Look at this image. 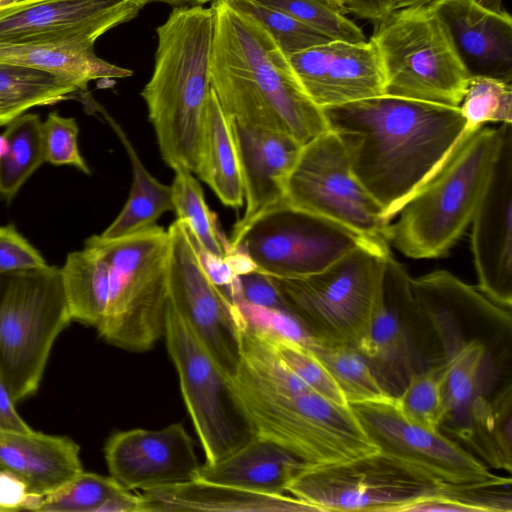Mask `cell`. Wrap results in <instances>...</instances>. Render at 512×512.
Returning <instances> with one entry per match:
<instances>
[{
	"mask_svg": "<svg viewBox=\"0 0 512 512\" xmlns=\"http://www.w3.org/2000/svg\"><path fill=\"white\" fill-rule=\"evenodd\" d=\"M322 110L354 174L389 221L466 130L459 107L386 94Z\"/></svg>",
	"mask_w": 512,
	"mask_h": 512,
	"instance_id": "obj_1",
	"label": "cell"
},
{
	"mask_svg": "<svg viewBox=\"0 0 512 512\" xmlns=\"http://www.w3.org/2000/svg\"><path fill=\"white\" fill-rule=\"evenodd\" d=\"M240 349V362L227 384L255 436L288 450L307 466L379 451L350 405L326 399L300 379L281 360L261 327L242 313Z\"/></svg>",
	"mask_w": 512,
	"mask_h": 512,
	"instance_id": "obj_2",
	"label": "cell"
},
{
	"mask_svg": "<svg viewBox=\"0 0 512 512\" xmlns=\"http://www.w3.org/2000/svg\"><path fill=\"white\" fill-rule=\"evenodd\" d=\"M210 78L225 114L240 123L286 133L305 145L329 130L287 55L254 18L213 0Z\"/></svg>",
	"mask_w": 512,
	"mask_h": 512,
	"instance_id": "obj_3",
	"label": "cell"
},
{
	"mask_svg": "<svg viewBox=\"0 0 512 512\" xmlns=\"http://www.w3.org/2000/svg\"><path fill=\"white\" fill-rule=\"evenodd\" d=\"M156 32L154 69L141 96L165 163L196 173L211 88L214 11L176 6Z\"/></svg>",
	"mask_w": 512,
	"mask_h": 512,
	"instance_id": "obj_4",
	"label": "cell"
},
{
	"mask_svg": "<svg viewBox=\"0 0 512 512\" xmlns=\"http://www.w3.org/2000/svg\"><path fill=\"white\" fill-rule=\"evenodd\" d=\"M501 142V126L466 127L438 169L399 209L390 244L414 259L446 255L471 225Z\"/></svg>",
	"mask_w": 512,
	"mask_h": 512,
	"instance_id": "obj_5",
	"label": "cell"
},
{
	"mask_svg": "<svg viewBox=\"0 0 512 512\" xmlns=\"http://www.w3.org/2000/svg\"><path fill=\"white\" fill-rule=\"evenodd\" d=\"M371 41L384 73V94L459 107L471 77L432 4L392 10Z\"/></svg>",
	"mask_w": 512,
	"mask_h": 512,
	"instance_id": "obj_6",
	"label": "cell"
},
{
	"mask_svg": "<svg viewBox=\"0 0 512 512\" xmlns=\"http://www.w3.org/2000/svg\"><path fill=\"white\" fill-rule=\"evenodd\" d=\"M91 239L109 266V299L99 335L118 348L144 352L163 335L168 303L169 234L153 227L116 239Z\"/></svg>",
	"mask_w": 512,
	"mask_h": 512,
	"instance_id": "obj_7",
	"label": "cell"
},
{
	"mask_svg": "<svg viewBox=\"0 0 512 512\" xmlns=\"http://www.w3.org/2000/svg\"><path fill=\"white\" fill-rule=\"evenodd\" d=\"M385 255L360 245L315 274L269 276L310 341L357 347L381 300Z\"/></svg>",
	"mask_w": 512,
	"mask_h": 512,
	"instance_id": "obj_8",
	"label": "cell"
},
{
	"mask_svg": "<svg viewBox=\"0 0 512 512\" xmlns=\"http://www.w3.org/2000/svg\"><path fill=\"white\" fill-rule=\"evenodd\" d=\"M71 321L61 269L0 273V375L16 403L37 391L51 348Z\"/></svg>",
	"mask_w": 512,
	"mask_h": 512,
	"instance_id": "obj_9",
	"label": "cell"
},
{
	"mask_svg": "<svg viewBox=\"0 0 512 512\" xmlns=\"http://www.w3.org/2000/svg\"><path fill=\"white\" fill-rule=\"evenodd\" d=\"M283 202L349 229L382 254L391 252V221L354 174L331 130L302 146L287 177Z\"/></svg>",
	"mask_w": 512,
	"mask_h": 512,
	"instance_id": "obj_10",
	"label": "cell"
},
{
	"mask_svg": "<svg viewBox=\"0 0 512 512\" xmlns=\"http://www.w3.org/2000/svg\"><path fill=\"white\" fill-rule=\"evenodd\" d=\"M445 484L412 464L376 451L332 464L305 465L289 481L286 492L318 512H402Z\"/></svg>",
	"mask_w": 512,
	"mask_h": 512,
	"instance_id": "obj_11",
	"label": "cell"
},
{
	"mask_svg": "<svg viewBox=\"0 0 512 512\" xmlns=\"http://www.w3.org/2000/svg\"><path fill=\"white\" fill-rule=\"evenodd\" d=\"M163 335L206 463L218 462L255 435L233 402L227 378L170 298Z\"/></svg>",
	"mask_w": 512,
	"mask_h": 512,
	"instance_id": "obj_12",
	"label": "cell"
},
{
	"mask_svg": "<svg viewBox=\"0 0 512 512\" xmlns=\"http://www.w3.org/2000/svg\"><path fill=\"white\" fill-rule=\"evenodd\" d=\"M229 243L230 249L243 250L257 269L280 278L315 274L358 246L367 245L349 229L283 201Z\"/></svg>",
	"mask_w": 512,
	"mask_h": 512,
	"instance_id": "obj_13",
	"label": "cell"
},
{
	"mask_svg": "<svg viewBox=\"0 0 512 512\" xmlns=\"http://www.w3.org/2000/svg\"><path fill=\"white\" fill-rule=\"evenodd\" d=\"M167 231L169 298L229 378L236 372L241 356L240 310L205 271L188 226L176 219Z\"/></svg>",
	"mask_w": 512,
	"mask_h": 512,
	"instance_id": "obj_14",
	"label": "cell"
},
{
	"mask_svg": "<svg viewBox=\"0 0 512 512\" xmlns=\"http://www.w3.org/2000/svg\"><path fill=\"white\" fill-rule=\"evenodd\" d=\"M349 405L368 438L379 451L389 456L450 484H511L510 477L490 472L485 464L440 430L426 428L406 418L398 408L395 396Z\"/></svg>",
	"mask_w": 512,
	"mask_h": 512,
	"instance_id": "obj_15",
	"label": "cell"
},
{
	"mask_svg": "<svg viewBox=\"0 0 512 512\" xmlns=\"http://www.w3.org/2000/svg\"><path fill=\"white\" fill-rule=\"evenodd\" d=\"M150 0H19L0 7V42L94 46Z\"/></svg>",
	"mask_w": 512,
	"mask_h": 512,
	"instance_id": "obj_16",
	"label": "cell"
},
{
	"mask_svg": "<svg viewBox=\"0 0 512 512\" xmlns=\"http://www.w3.org/2000/svg\"><path fill=\"white\" fill-rule=\"evenodd\" d=\"M502 142L488 186L472 219L471 250L478 289L490 301L512 303V124L502 123Z\"/></svg>",
	"mask_w": 512,
	"mask_h": 512,
	"instance_id": "obj_17",
	"label": "cell"
},
{
	"mask_svg": "<svg viewBox=\"0 0 512 512\" xmlns=\"http://www.w3.org/2000/svg\"><path fill=\"white\" fill-rule=\"evenodd\" d=\"M104 455L110 476L128 490L190 482L200 466L193 440L179 423L117 432L107 440Z\"/></svg>",
	"mask_w": 512,
	"mask_h": 512,
	"instance_id": "obj_18",
	"label": "cell"
},
{
	"mask_svg": "<svg viewBox=\"0 0 512 512\" xmlns=\"http://www.w3.org/2000/svg\"><path fill=\"white\" fill-rule=\"evenodd\" d=\"M287 58L305 93L321 109L384 94V73L371 40H329Z\"/></svg>",
	"mask_w": 512,
	"mask_h": 512,
	"instance_id": "obj_19",
	"label": "cell"
},
{
	"mask_svg": "<svg viewBox=\"0 0 512 512\" xmlns=\"http://www.w3.org/2000/svg\"><path fill=\"white\" fill-rule=\"evenodd\" d=\"M230 120L245 200V213L229 238L233 241L253 220L283 201L287 177L303 145L281 131Z\"/></svg>",
	"mask_w": 512,
	"mask_h": 512,
	"instance_id": "obj_20",
	"label": "cell"
},
{
	"mask_svg": "<svg viewBox=\"0 0 512 512\" xmlns=\"http://www.w3.org/2000/svg\"><path fill=\"white\" fill-rule=\"evenodd\" d=\"M437 15L447 27L470 75L512 80V18L476 0H434Z\"/></svg>",
	"mask_w": 512,
	"mask_h": 512,
	"instance_id": "obj_21",
	"label": "cell"
},
{
	"mask_svg": "<svg viewBox=\"0 0 512 512\" xmlns=\"http://www.w3.org/2000/svg\"><path fill=\"white\" fill-rule=\"evenodd\" d=\"M0 471L23 482L31 496L43 497L83 471L80 447L66 436L0 431Z\"/></svg>",
	"mask_w": 512,
	"mask_h": 512,
	"instance_id": "obj_22",
	"label": "cell"
},
{
	"mask_svg": "<svg viewBox=\"0 0 512 512\" xmlns=\"http://www.w3.org/2000/svg\"><path fill=\"white\" fill-rule=\"evenodd\" d=\"M143 512L228 511L306 512L317 510L294 496L270 495L228 485L193 480L183 484L143 491Z\"/></svg>",
	"mask_w": 512,
	"mask_h": 512,
	"instance_id": "obj_23",
	"label": "cell"
},
{
	"mask_svg": "<svg viewBox=\"0 0 512 512\" xmlns=\"http://www.w3.org/2000/svg\"><path fill=\"white\" fill-rule=\"evenodd\" d=\"M305 464L279 445L254 436L231 455L200 465L197 480L257 493L282 495Z\"/></svg>",
	"mask_w": 512,
	"mask_h": 512,
	"instance_id": "obj_24",
	"label": "cell"
},
{
	"mask_svg": "<svg viewBox=\"0 0 512 512\" xmlns=\"http://www.w3.org/2000/svg\"><path fill=\"white\" fill-rule=\"evenodd\" d=\"M196 174L225 206H243V184L231 120L212 87L205 108Z\"/></svg>",
	"mask_w": 512,
	"mask_h": 512,
	"instance_id": "obj_25",
	"label": "cell"
},
{
	"mask_svg": "<svg viewBox=\"0 0 512 512\" xmlns=\"http://www.w3.org/2000/svg\"><path fill=\"white\" fill-rule=\"evenodd\" d=\"M0 62L51 72L76 82L81 90L96 79L125 78L129 69L99 58L94 46L73 43L0 42Z\"/></svg>",
	"mask_w": 512,
	"mask_h": 512,
	"instance_id": "obj_26",
	"label": "cell"
},
{
	"mask_svg": "<svg viewBox=\"0 0 512 512\" xmlns=\"http://www.w3.org/2000/svg\"><path fill=\"white\" fill-rule=\"evenodd\" d=\"M488 367L486 347L477 339L461 344L443 364L444 423L451 421L456 433L467 441L474 419L487 403L483 393Z\"/></svg>",
	"mask_w": 512,
	"mask_h": 512,
	"instance_id": "obj_27",
	"label": "cell"
},
{
	"mask_svg": "<svg viewBox=\"0 0 512 512\" xmlns=\"http://www.w3.org/2000/svg\"><path fill=\"white\" fill-rule=\"evenodd\" d=\"M106 118L128 154L133 175L125 205L99 235L102 239H116L155 226L158 218L173 211L174 207L171 186L161 183L148 172L124 131L110 117Z\"/></svg>",
	"mask_w": 512,
	"mask_h": 512,
	"instance_id": "obj_28",
	"label": "cell"
},
{
	"mask_svg": "<svg viewBox=\"0 0 512 512\" xmlns=\"http://www.w3.org/2000/svg\"><path fill=\"white\" fill-rule=\"evenodd\" d=\"M72 320L97 327L109 299V266L100 247L90 238L71 252L61 268Z\"/></svg>",
	"mask_w": 512,
	"mask_h": 512,
	"instance_id": "obj_29",
	"label": "cell"
},
{
	"mask_svg": "<svg viewBox=\"0 0 512 512\" xmlns=\"http://www.w3.org/2000/svg\"><path fill=\"white\" fill-rule=\"evenodd\" d=\"M78 90L80 86L69 78L0 62V103L11 121L32 107L55 104Z\"/></svg>",
	"mask_w": 512,
	"mask_h": 512,
	"instance_id": "obj_30",
	"label": "cell"
},
{
	"mask_svg": "<svg viewBox=\"0 0 512 512\" xmlns=\"http://www.w3.org/2000/svg\"><path fill=\"white\" fill-rule=\"evenodd\" d=\"M305 345L330 374L348 404L392 396L378 380L370 361L356 346L320 344L310 340Z\"/></svg>",
	"mask_w": 512,
	"mask_h": 512,
	"instance_id": "obj_31",
	"label": "cell"
},
{
	"mask_svg": "<svg viewBox=\"0 0 512 512\" xmlns=\"http://www.w3.org/2000/svg\"><path fill=\"white\" fill-rule=\"evenodd\" d=\"M175 172L171 185L174 212L189 228L196 244L211 255L226 258L231 252L229 239L219 228L217 215L205 201L204 193L192 172L183 165Z\"/></svg>",
	"mask_w": 512,
	"mask_h": 512,
	"instance_id": "obj_32",
	"label": "cell"
},
{
	"mask_svg": "<svg viewBox=\"0 0 512 512\" xmlns=\"http://www.w3.org/2000/svg\"><path fill=\"white\" fill-rule=\"evenodd\" d=\"M42 124L36 114H22L7 124L3 135L8 151L0 158V194L8 200L46 161Z\"/></svg>",
	"mask_w": 512,
	"mask_h": 512,
	"instance_id": "obj_33",
	"label": "cell"
},
{
	"mask_svg": "<svg viewBox=\"0 0 512 512\" xmlns=\"http://www.w3.org/2000/svg\"><path fill=\"white\" fill-rule=\"evenodd\" d=\"M128 489L111 476L84 470L43 497L31 496L25 509L38 512H101L103 506Z\"/></svg>",
	"mask_w": 512,
	"mask_h": 512,
	"instance_id": "obj_34",
	"label": "cell"
},
{
	"mask_svg": "<svg viewBox=\"0 0 512 512\" xmlns=\"http://www.w3.org/2000/svg\"><path fill=\"white\" fill-rule=\"evenodd\" d=\"M511 386L508 385L475 418L468 441L497 468L511 472Z\"/></svg>",
	"mask_w": 512,
	"mask_h": 512,
	"instance_id": "obj_35",
	"label": "cell"
},
{
	"mask_svg": "<svg viewBox=\"0 0 512 512\" xmlns=\"http://www.w3.org/2000/svg\"><path fill=\"white\" fill-rule=\"evenodd\" d=\"M503 486L481 484L456 485L447 483L435 492L406 505L408 511H485L511 512V493Z\"/></svg>",
	"mask_w": 512,
	"mask_h": 512,
	"instance_id": "obj_36",
	"label": "cell"
},
{
	"mask_svg": "<svg viewBox=\"0 0 512 512\" xmlns=\"http://www.w3.org/2000/svg\"><path fill=\"white\" fill-rule=\"evenodd\" d=\"M395 401L409 420L432 430H440L447 416L443 394V365L411 375Z\"/></svg>",
	"mask_w": 512,
	"mask_h": 512,
	"instance_id": "obj_37",
	"label": "cell"
},
{
	"mask_svg": "<svg viewBox=\"0 0 512 512\" xmlns=\"http://www.w3.org/2000/svg\"><path fill=\"white\" fill-rule=\"evenodd\" d=\"M467 128L488 122L512 124L511 82L490 76L472 75L459 106Z\"/></svg>",
	"mask_w": 512,
	"mask_h": 512,
	"instance_id": "obj_38",
	"label": "cell"
},
{
	"mask_svg": "<svg viewBox=\"0 0 512 512\" xmlns=\"http://www.w3.org/2000/svg\"><path fill=\"white\" fill-rule=\"evenodd\" d=\"M223 1L261 24L286 55L332 40L292 16L257 0Z\"/></svg>",
	"mask_w": 512,
	"mask_h": 512,
	"instance_id": "obj_39",
	"label": "cell"
},
{
	"mask_svg": "<svg viewBox=\"0 0 512 512\" xmlns=\"http://www.w3.org/2000/svg\"><path fill=\"white\" fill-rule=\"evenodd\" d=\"M257 325L261 327L281 360L300 379L326 399L339 405H349L330 374L304 343L265 326Z\"/></svg>",
	"mask_w": 512,
	"mask_h": 512,
	"instance_id": "obj_40",
	"label": "cell"
},
{
	"mask_svg": "<svg viewBox=\"0 0 512 512\" xmlns=\"http://www.w3.org/2000/svg\"><path fill=\"white\" fill-rule=\"evenodd\" d=\"M310 26L332 40L364 42L362 29L324 0H257Z\"/></svg>",
	"mask_w": 512,
	"mask_h": 512,
	"instance_id": "obj_41",
	"label": "cell"
},
{
	"mask_svg": "<svg viewBox=\"0 0 512 512\" xmlns=\"http://www.w3.org/2000/svg\"><path fill=\"white\" fill-rule=\"evenodd\" d=\"M42 126L46 161L53 165H71L85 174H90V169L79 152V128L76 120L51 112Z\"/></svg>",
	"mask_w": 512,
	"mask_h": 512,
	"instance_id": "obj_42",
	"label": "cell"
},
{
	"mask_svg": "<svg viewBox=\"0 0 512 512\" xmlns=\"http://www.w3.org/2000/svg\"><path fill=\"white\" fill-rule=\"evenodd\" d=\"M231 298L288 314L284 300L271 277L257 268L237 276L231 291Z\"/></svg>",
	"mask_w": 512,
	"mask_h": 512,
	"instance_id": "obj_43",
	"label": "cell"
},
{
	"mask_svg": "<svg viewBox=\"0 0 512 512\" xmlns=\"http://www.w3.org/2000/svg\"><path fill=\"white\" fill-rule=\"evenodd\" d=\"M47 265L44 258L12 226H0V273Z\"/></svg>",
	"mask_w": 512,
	"mask_h": 512,
	"instance_id": "obj_44",
	"label": "cell"
},
{
	"mask_svg": "<svg viewBox=\"0 0 512 512\" xmlns=\"http://www.w3.org/2000/svg\"><path fill=\"white\" fill-rule=\"evenodd\" d=\"M31 495L16 477L0 471V511L25 509Z\"/></svg>",
	"mask_w": 512,
	"mask_h": 512,
	"instance_id": "obj_45",
	"label": "cell"
},
{
	"mask_svg": "<svg viewBox=\"0 0 512 512\" xmlns=\"http://www.w3.org/2000/svg\"><path fill=\"white\" fill-rule=\"evenodd\" d=\"M15 404V400L0 375V431H32V428L17 412Z\"/></svg>",
	"mask_w": 512,
	"mask_h": 512,
	"instance_id": "obj_46",
	"label": "cell"
},
{
	"mask_svg": "<svg viewBox=\"0 0 512 512\" xmlns=\"http://www.w3.org/2000/svg\"><path fill=\"white\" fill-rule=\"evenodd\" d=\"M432 1H434V0H394L392 10L405 8V7H412V6H421V5L429 4Z\"/></svg>",
	"mask_w": 512,
	"mask_h": 512,
	"instance_id": "obj_47",
	"label": "cell"
},
{
	"mask_svg": "<svg viewBox=\"0 0 512 512\" xmlns=\"http://www.w3.org/2000/svg\"><path fill=\"white\" fill-rule=\"evenodd\" d=\"M480 5L483 7L496 11V12H502L505 9H503L502 4L503 0H476Z\"/></svg>",
	"mask_w": 512,
	"mask_h": 512,
	"instance_id": "obj_48",
	"label": "cell"
},
{
	"mask_svg": "<svg viewBox=\"0 0 512 512\" xmlns=\"http://www.w3.org/2000/svg\"><path fill=\"white\" fill-rule=\"evenodd\" d=\"M10 122H11V119L8 115L6 108L4 107V105L2 103H0V126L7 125Z\"/></svg>",
	"mask_w": 512,
	"mask_h": 512,
	"instance_id": "obj_49",
	"label": "cell"
},
{
	"mask_svg": "<svg viewBox=\"0 0 512 512\" xmlns=\"http://www.w3.org/2000/svg\"><path fill=\"white\" fill-rule=\"evenodd\" d=\"M150 2L165 3V4H168V5H172L173 7L182 6V5H188L189 4L188 0H150Z\"/></svg>",
	"mask_w": 512,
	"mask_h": 512,
	"instance_id": "obj_50",
	"label": "cell"
},
{
	"mask_svg": "<svg viewBox=\"0 0 512 512\" xmlns=\"http://www.w3.org/2000/svg\"><path fill=\"white\" fill-rule=\"evenodd\" d=\"M8 151V142L4 135H0V158Z\"/></svg>",
	"mask_w": 512,
	"mask_h": 512,
	"instance_id": "obj_51",
	"label": "cell"
},
{
	"mask_svg": "<svg viewBox=\"0 0 512 512\" xmlns=\"http://www.w3.org/2000/svg\"><path fill=\"white\" fill-rule=\"evenodd\" d=\"M188 5H204L208 2H211L212 0H188Z\"/></svg>",
	"mask_w": 512,
	"mask_h": 512,
	"instance_id": "obj_52",
	"label": "cell"
},
{
	"mask_svg": "<svg viewBox=\"0 0 512 512\" xmlns=\"http://www.w3.org/2000/svg\"><path fill=\"white\" fill-rule=\"evenodd\" d=\"M16 1H19V0H0V7L5 6V5H9V4L14 3Z\"/></svg>",
	"mask_w": 512,
	"mask_h": 512,
	"instance_id": "obj_53",
	"label": "cell"
}]
</instances>
